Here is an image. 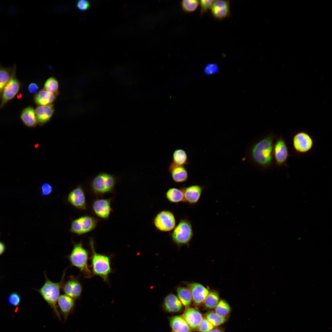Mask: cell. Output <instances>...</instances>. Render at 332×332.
I'll use <instances>...</instances> for the list:
<instances>
[{
  "instance_id": "cell-1",
  "label": "cell",
  "mask_w": 332,
  "mask_h": 332,
  "mask_svg": "<svg viewBox=\"0 0 332 332\" xmlns=\"http://www.w3.org/2000/svg\"><path fill=\"white\" fill-rule=\"evenodd\" d=\"M66 270L64 271L61 280L57 283L50 281L45 273V283L40 289L37 290L60 320H61V316L56 305V302L60 296L61 289L64 283Z\"/></svg>"
},
{
  "instance_id": "cell-2",
  "label": "cell",
  "mask_w": 332,
  "mask_h": 332,
  "mask_svg": "<svg viewBox=\"0 0 332 332\" xmlns=\"http://www.w3.org/2000/svg\"><path fill=\"white\" fill-rule=\"evenodd\" d=\"M274 137L271 134L255 144L251 150V156L254 160L263 166L270 164L272 160Z\"/></svg>"
},
{
  "instance_id": "cell-3",
  "label": "cell",
  "mask_w": 332,
  "mask_h": 332,
  "mask_svg": "<svg viewBox=\"0 0 332 332\" xmlns=\"http://www.w3.org/2000/svg\"><path fill=\"white\" fill-rule=\"evenodd\" d=\"M89 245L92 252V276H99L104 280L107 281L111 271L109 258L107 256L98 254L95 251L92 238L90 239Z\"/></svg>"
},
{
  "instance_id": "cell-4",
  "label": "cell",
  "mask_w": 332,
  "mask_h": 332,
  "mask_svg": "<svg viewBox=\"0 0 332 332\" xmlns=\"http://www.w3.org/2000/svg\"><path fill=\"white\" fill-rule=\"evenodd\" d=\"M68 258L71 265L78 268L85 277L89 278L92 276L88 265V252L81 243L74 244Z\"/></svg>"
},
{
  "instance_id": "cell-5",
  "label": "cell",
  "mask_w": 332,
  "mask_h": 332,
  "mask_svg": "<svg viewBox=\"0 0 332 332\" xmlns=\"http://www.w3.org/2000/svg\"><path fill=\"white\" fill-rule=\"evenodd\" d=\"M193 235L191 221L187 219H181L172 232L173 241L178 245L188 243Z\"/></svg>"
},
{
  "instance_id": "cell-6",
  "label": "cell",
  "mask_w": 332,
  "mask_h": 332,
  "mask_svg": "<svg viewBox=\"0 0 332 332\" xmlns=\"http://www.w3.org/2000/svg\"><path fill=\"white\" fill-rule=\"evenodd\" d=\"M16 65L13 66L9 80L5 86L2 93L0 109L9 101L13 99L19 92L21 83L16 77Z\"/></svg>"
},
{
  "instance_id": "cell-7",
  "label": "cell",
  "mask_w": 332,
  "mask_h": 332,
  "mask_svg": "<svg viewBox=\"0 0 332 332\" xmlns=\"http://www.w3.org/2000/svg\"><path fill=\"white\" fill-rule=\"evenodd\" d=\"M115 183V179L113 176L101 173L94 178L91 186L93 190L96 193H103L112 190Z\"/></svg>"
},
{
  "instance_id": "cell-8",
  "label": "cell",
  "mask_w": 332,
  "mask_h": 332,
  "mask_svg": "<svg viewBox=\"0 0 332 332\" xmlns=\"http://www.w3.org/2000/svg\"><path fill=\"white\" fill-rule=\"evenodd\" d=\"M153 223L156 228L162 232L173 230L176 226L175 216L171 211L164 210L159 212L155 216Z\"/></svg>"
},
{
  "instance_id": "cell-9",
  "label": "cell",
  "mask_w": 332,
  "mask_h": 332,
  "mask_svg": "<svg viewBox=\"0 0 332 332\" xmlns=\"http://www.w3.org/2000/svg\"><path fill=\"white\" fill-rule=\"evenodd\" d=\"M97 220L89 216H83L74 220L71 223L70 229L72 233L81 235L89 232L96 227Z\"/></svg>"
},
{
  "instance_id": "cell-10",
  "label": "cell",
  "mask_w": 332,
  "mask_h": 332,
  "mask_svg": "<svg viewBox=\"0 0 332 332\" xmlns=\"http://www.w3.org/2000/svg\"><path fill=\"white\" fill-rule=\"evenodd\" d=\"M293 145L295 150L299 153H305L312 148L313 140L307 133L300 132L296 134L293 139Z\"/></svg>"
},
{
  "instance_id": "cell-11",
  "label": "cell",
  "mask_w": 332,
  "mask_h": 332,
  "mask_svg": "<svg viewBox=\"0 0 332 332\" xmlns=\"http://www.w3.org/2000/svg\"><path fill=\"white\" fill-rule=\"evenodd\" d=\"M65 294L75 299L79 298L82 292V286L78 279L73 276H70L62 287Z\"/></svg>"
},
{
  "instance_id": "cell-12",
  "label": "cell",
  "mask_w": 332,
  "mask_h": 332,
  "mask_svg": "<svg viewBox=\"0 0 332 332\" xmlns=\"http://www.w3.org/2000/svg\"><path fill=\"white\" fill-rule=\"evenodd\" d=\"M184 196V202L190 204L197 203L199 200L204 187L197 185H192L181 188Z\"/></svg>"
},
{
  "instance_id": "cell-13",
  "label": "cell",
  "mask_w": 332,
  "mask_h": 332,
  "mask_svg": "<svg viewBox=\"0 0 332 332\" xmlns=\"http://www.w3.org/2000/svg\"><path fill=\"white\" fill-rule=\"evenodd\" d=\"M67 200L71 205L77 208L84 210L86 208L85 194L83 189L80 186L69 193Z\"/></svg>"
},
{
  "instance_id": "cell-14",
  "label": "cell",
  "mask_w": 332,
  "mask_h": 332,
  "mask_svg": "<svg viewBox=\"0 0 332 332\" xmlns=\"http://www.w3.org/2000/svg\"><path fill=\"white\" fill-rule=\"evenodd\" d=\"M273 151L276 164L279 166L284 164L289 155L286 143L282 138L277 140L273 147Z\"/></svg>"
},
{
  "instance_id": "cell-15",
  "label": "cell",
  "mask_w": 332,
  "mask_h": 332,
  "mask_svg": "<svg viewBox=\"0 0 332 332\" xmlns=\"http://www.w3.org/2000/svg\"><path fill=\"white\" fill-rule=\"evenodd\" d=\"M182 317L191 329L197 328L203 318L201 314L193 308L186 309Z\"/></svg>"
},
{
  "instance_id": "cell-16",
  "label": "cell",
  "mask_w": 332,
  "mask_h": 332,
  "mask_svg": "<svg viewBox=\"0 0 332 332\" xmlns=\"http://www.w3.org/2000/svg\"><path fill=\"white\" fill-rule=\"evenodd\" d=\"M35 111L38 123L42 125L49 121L53 113L54 108L52 104L40 105L36 108Z\"/></svg>"
},
{
  "instance_id": "cell-17",
  "label": "cell",
  "mask_w": 332,
  "mask_h": 332,
  "mask_svg": "<svg viewBox=\"0 0 332 332\" xmlns=\"http://www.w3.org/2000/svg\"><path fill=\"white\" fill-rule=\"evenodd\" d=\"M75 300L65 294L60 295L58 298V304L65 320L73 310L75 305Z\"/></svg>"
},
{
  "instance_id": "cell-18",
  "label": "cell",
  "mask_w": 332,
  "mask_h": 332,
  "mask_svg": "<svg viewBox=\"0 0 332 332\" xmlns=\"http://www.w3.org/2000/svg\"><path fill=\"white\" fill-rule=\"evenodd\" d=\"M189 287L193 301L197 304L202 303L209 293L207 288L198 283L190 284Z\"/></svg>"
},
{
  "instance_id": "cell-19",
  "label": "cell",
  "mask_w": 332,
  "mask_h": 332,
  "mask_svg": "<svg viewBox=\"0 0 332 332\" xmlns=\"http://www.w3.org/2000/svg\"><path fill=\"white\" fill-rule=\"evenodd\" d=\"M94 211L98 216L103 218H107L111 211L110 201L108 199H99L93 204Z\"/></svg>"
},
{
  "instance_id": "cell-20",
  "label": "cell",
  "mask_w": 332,
  "mask_h": 332,
  "mask_svg": "<svg viewBox=\"0 0 332 332\" xmlns=\"http://www.w3.org/2000/svg\"><path fill=\"white\" fill-rule=\"evenodd\" d=\"M168 170L172 180L176 183H183L188 179V173L184 166L178 165L172 163L169 166Z\"/></svg>"
},
{
  "instance_id": "cell-21",
  "label": "cell",
  "mask_w": 332,
  "mask_h": 332,
  "mask_svg": "<svg viewBox=\"0 0 332 332\" xmlns=\"http://www.w3.org/2000/svg\"><path fill=\"white\" fill-rule=\"evenodd\" d=\"M20 118L23 123L29 127H34L38 123L35 110L31 106H28L22 110Z\"/></svg>"
},
{
  "instance_id": "cell-22",
  "label": "cell",
  "mask_w": 332,
  "mask_h": 332,
  "mask_svg": "<svg viewBox=\"0 0 332 332\" xmlns=\"http://www.w3.org/2000/svg\"><path fill=\"white\" fill-rule=\"evenodd\" d=\"M56 96L55 94L49 92L44 89L35 95L34 101L39 106L49 105L54 101Z\"/></svg>"
},
{
  "instance_id": "cell-23",
  "label": "cell",
  "mask_w": 332,
  "mask_h": 332,
  "mask_svg": "<svg viewBox=\"0 0 332 332\" xmlns=\"http://www.w3.org/2000/svg\"><path fill=\"white\" fill-rule=\"evenodd\" d=\"M171 327L174 332H191L192 329L182 316H175L170 321Z\"/></svg>"
},
{
  "instance_id": "cell-24",
  "label": "cell",
  "mask_w": 332,
  "mask_h": 332,
  "mask_svg": "<svg viewBox=\"0 0 332 332\" xmlns=\"http://www.w3.org/2000/svg\"><path fill=\"white\" fill-rule=\"evenodd\" d=\"M164 305L165 310L169 312H178L182 307L180 300L176 295L172 294H169L166 297Z\"/></svg>"
},
{
  "instance_id": "cell-25",
  "label": "cell",
  "mask_w": 332,
  "mask_h": 332,
  "mask_svg": "<svg viewBox=\"0 0 332 332\" xmlns=\"http://www.w3.org/2000/svg\"><path fill=\"white\" fill-rule=\"evenodd\" d=\"M165 196L168 200L172 203L184 202V194L181 188H170L166 192Z\"/></svg>"
},
{
  "instance_id": "cell-26",
  "label": "cell",
  "mask_w": 332,
  "mask_h": 332,
  "mask_svg": "<svg viewBox=\"0 0 332 332\" xmlns=\"http://www.w3.org/2000/svg\"><path fill=\"white\" fill-rule=\"evenodd\" d=\"M12 69L11 67H4L0 65V101L4 89L10 79Z\"/></svg>"
},
{
  "instance_id": "cell-27",
  "label": "cell",
  "mask_w": 332,
  "mask_h": 332,
  "mask_svg": "<svg viewBox=\"0 0 332 332\" xmlns=\"http://www.w3.org/2000/svg\"><path fill=\"white\" fill-rule=\"evenodd\" d=\"M211 9L213 15L218 20H222L230 14L229 6H213Z\"/></svg>"
},
{
  "instance_id": "cell-28",
  "label": "cell",
  "mask_w": 332,
  "mask_h": 332,
  "mask_svg": "<svg viewBox=\"0 0 332 332\" xmlns=\"http://www.w3.org/2000/svg\"><path fill=\"white\" fill-rule=\"evenodd\" d=\"M179 298L181 303L185 306H188L191 303L192 297L189 289L180 287L177 290Z\"/></svg>"
},
{
  "instance_id": "cell-29",
  "label": "cell",
  "mask_w": 332,
  "mask_h": 332,
  "mask_svg": "<svg viewBox=\"0 0 332 332\" xmlns=\"http://www.w3.org/2000/svg\"><path fill=\"white\" fill-rule=\"evenodd\" d=\"M173 162L174 164L181 166L188 164V156L186 152L181 149L176 150L173 153Z\"/></svg>"
},
{
  "instance_id": "cell-30",
  "label": "cell",
  "mask_w": 332,
  "mask_h": 332,
  "mask_svg": "<svg viewBox=\"0 0 332 332\" xmlns=\"http://www.w3.org/2000/svg\"><path fill=\"white\" fill-rule=\"evenodd\" d=\"M231 309L227 303L222 300L219 302L215 307V313L219 317L225 318L229 313Z\"/></svg>"
},
{
  "instance_id": "cell-31",
  "label": "cell",
  "mask_w": 332,
  "mask_h": 332,
  "mask_svg": "<svg viewBox=\"0 0 332 332\" xmlns=\"http://www.w3.org/2000/svg\"><path fill=\"white\" fill-rule=\"evenodd\" d=\"M219 301V295L216 291H212L208 294L204 300L206 307L208 308L212 309L217 305Z\"/></svg>"
},
{
  "instance_id": "cell-32",
  "label": "cell",
  "mask_w": 332,
  "mask_h": 332,
  "mask_svg": "<svg viewBox=\"0 0 332 332\" xmlns=\"http://www.w3.org/2000/svg\"><path fill=\"white\" fill-rule=\"evenodd\" d=\"M46 91L56 95L58 94V82L53 77H50L45 83L44 88Z\"/></svg>"
},
{
  "instance_id": "cell-33",
  "label": "cell",
  "mask_w": 332,
  "mask_h": 332,
  "mask_svg": "<svg viewBox=\"0 0 332 332\" xmlns=\"http://www.w3.org/2000/svg\"><path fill=\"white\" fill-rule=\"evenodd\" d=\"M199 4V1L197 0H184L181 2L183 10L187 13L194 11Z\"/></svg>"
},
{
  "instance_id": "cell-34",
  "label": "cell",
  "mask_w": 332,
  "mask_h": 332,
  "mask_svg": "<svg viewBox=\"0 0 332 332\" xmlns=\"http://www.w3.org/2000/svg\"><path fill=\"white\" fill-rule=\"evenodd\" d=\"M206 317V319L214 326H219L226 321L225 318L219 317L215 312L212 311L208 313Z\"/></svg>"
},
{
  "instance_id": "cell-35",
  "label": "cell",
  "mask_w": 332,
  "mask_h": 332,
  "mask_svg": "<svg viewBox=\"0 0 332 332\" xmlns=\"http://www.w3.org/2000/svg\"><path fill=\"white\" fill-rule=\"evenodd\" d=\"M214 328V326L206 319L204 318H203L197 328L200 332H208Z\"/></svg>"
},
{
  "instance_id": "cell-36",
  "label": "cell",
  "mask_w": 332,
  "mask_h": 332,
  "mask_svg": "<svg viewBox=\"0 0 332 332\" xmlns=\"http://www.w3.org/2000/svg\"><path fill=\"white\" fill-rule=\"evenodd\" d=\"M204 73L206 75L214 74L218 73L219 69L216 63H208L206 65L204 69Z\"/></svg>"
},
{
  "instance_id": "cell-37",
  "label": "cell",
  "mask_w": 332,
  "mask_h": 332,
  "mask_svg": "<svg viewBox=\"0 0 332 332\" xmlns=\"http://www.w3.org/2000/svg\"><path fill=\"white\" fill-rule=\"evenodd\" d=\"M215 0H201L199 1L201 6L200 14L202 16L209 9H211Z\"/></svg>"
},
{
  "instance_id": "cell-38",
  "label": "cell",
  "mask_w": 332,
  "mask_h": 332,
  "mask_svg": "<svg viewBox=\"0 0 332 332\" xmlns=\"http://www.w3.org/2000/svg\"><path fill=\"white\" fill-rule=\"evenodd\" d=\"M8 300L11 305L17 306L19 305L20 302V296L17 292H13L9 296Z\"/></svg>"
},
{
  "instance_id": "cell-39",
  "label": "cell",
  "mask_w": 332,
  "mask_h": 332,
  "mask_svg": "<svg viewBox=\"0 0 332 332\" xmlns=\"http://www.w3.org/2000/svg\"><path fill=\"white\" fill-rule=\"evenodd\" d=\"M53 188L49 183H45L42 184L41 187V192L42 196L49 195L53 192Z\"/></svg>"
},
{
  "instance_id": "cell-40",
  "label": "cell",
  "mask_w": 332,
  "mask_h": 332,
  "mask_svg": "<svg viewBox=\"0 0 332 332\" xmlns=\"http://www.w3.org/2000/svg\"><path fill=\"white\" fill-rule=\"evenodd\" d=\"M76 5L78 10L83 12L89 9L90 6V3L88 0H80L77 2Z\"/></svg>"
},
{
  "instance_id": "cell-41",
  "label": "cell",
  "mask_w": 332,
  "mask_h": 332,
  "mask_svg": "<svg viewBox=\"0 0 332 332\" xmlns=\"http://www.w3.org/2000/svg\"><path fill=\"white\" fill-rule=\"evenodd\" d=\"M28 89L30 93L34 94L37 92L39 89V87L36 84L32 83L29 85Z\"/></svg>"
},
{
  "instance_id": "cell-42",
  "label": "cell",
  "mask_w": 332,
  "mask_h": 332,
  "mask_svg": "<svg viewBox=\"0 0 332 332\" xmlns=\"http://www.w3.org/2000/svg\"><path fill=\"white\" fill-rule=\"evenodd\" d=\"M5 250V246L3 243L0 242V255H2Z\"/></svg>"
},
{
  "instance_id": "cell-43",
  "label": "cell",
  "mask_w": 332,
  "mask_h": 332,
  "mask_svg": "<svg viewBox=\"0 0 332 332\" xmlns=\"http://www.w3.org/2000/svg\"><path fill=\"white\" fill-rule=\"evenodd\" d=\"M208 332H223L221 330L219 329H212Z\"/></svg>"
},
{
  "instance_id": "cell-44",
  "label": "cell",
  "mask_w": 332,
  "mask_h": 332,
  "mask_svg": "<svg viewBox=\"0 0 332 332\" xmlns=\"http://www.w3.org/2000/svg\"></svg>"
}]
</instances>
